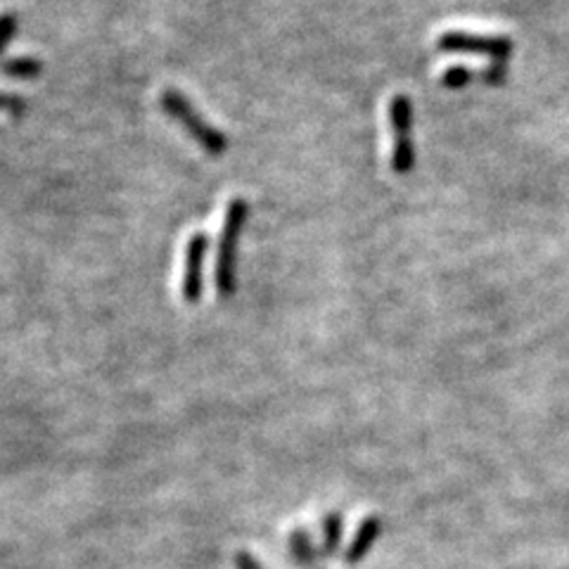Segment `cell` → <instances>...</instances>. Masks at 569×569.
Segmentation results:
<instances>
[{
	"mask_svg": "<svg viewBox=\"0 0 569 569\" xmlns=\"http://www.w3.org/2000/svg\"><path fill=\"white\" fill-rule=\"evenodd\" d=\"M290 546H292V553L299 562H311L313 560L316 553H313V546H311V539H309L307 531L297 529L290 537Z\"/></svg>",
	"mask_w": 569,
	"mask_h": 569,
	"instance_id": "obj_9",
	"label": "cell"
},
{
	"mask_svg": "<svg viewBox=\"0 0 569 569\" xmlns=\"http://www.w3.org/2000/svg\"><path fill=\"white\" fill-rule=\"evenodd\" d=\"M342 518L337 512H330L326 522H323V539H326V550L328 553H332V550H337V546H340L342 541Z\"/></svg>",
	"mask_w": 569,
	"mask_h": 569,
	"instance_id": "obj_8",
	"label": "cell"
},
{
	"mask_svg": "<svg viewBox=\"0 0 569 569\" xmlns=\"http://www.w3.org/2000/svg\"><path fill=\"white\" fill-rule=\"evenodd\" d=\"M389 129H391V169L406 176L416 167L413 146V104L408 96L397 93L389 100Z\"/></svg>",
	"mask_w": 569,
	"mask_h": 569,
	"instance_id": "obj_3",
	"label": "cell"
},
{
	"mask_svg": "<svg viewBox=\"0 0 569 569\" xmlns=\"http://www.w3.org/2000/svg\"><path fill=\"white\" fill-rule=\"evenodd\" d=\"M437 48L441 52H475L485 56L491 64H508L515 43L503 33H475L462 29H449L437 36Z\"/></svg>",
	"mask_w": 569,
	"mask_h": 569,
	"instance_id": "obj_4",
	"label": "cell"
},
{
	"mask_svg": "<svg viewBox=\"0 0 569 569\" xmlns=\"http://www.w3.org/2000/svg\"><path fill=\"white\" fill-rule=\"evenodd\" d=\"M378 533H380V522H378L376 518H368V520L359 527V533H356V539H353V543H351V548H349L347 560H349V562H359V560L368 553V548H370L372 543H376Z\"/></svg>",
	"mask_w": 569,
	"mask_h": 569,
	"instance_id": "obj_7",
	"label": "cell"
},
{
	"mask_svg": "<svg viewBox=\"0 0 569 569\" xmlns=\"http://www.w3.org/2000/svg\"><path fill=\"white\" fill-rule=\"evenodd\" d=\"M0 110L8 112L14 119H20L27 112V102L20 96H12V93L0 91Z\"/></svg>",
	"mask_w": 569,
	"mask_h": 569,
	"instance_id": "obj_12",
	"label": "cell"
},
{
	"mask_svg": "<svg viewBox=\"0 0 569 569\" xmlns=\"http://www.w3.org/2000/svg\"><path fill=\"white\" fill-rule=\"evenodd\" d=\"M159 104H162V110L171 119L181 123V127L188 131V136L198 142V146L207 154L221 157L228 150L230 140L217 127H211L209 121H204L202 114L194 110V104L181 91H176V88H167L162 98H159Z\"/></svg>",
	"mask_w": 569,
	"mask_h": 569,
	"instance_id": "obj_1",
	"label": "cell"
},
{
	"mask_svg": "<svg viewBox=\"0 0 569 569\" xmlns=\"http://www.w3.org/2000/svg\"><path fill=\"white\" fill-rule=\"evenodd\" d=\"M236 567L238 569H263L252 556L247 553V550H240V553L236 556Z\"/></svg>",
	"mask_w": 569,
	"mask_h": 569,
	"instance_id": "obj_13",
	"label": "cell"
},
{
	"mask_svg": "<svg viewBox=\"0 0 569 569\" xmlns=\"http://www.w3.org/2000/svg\"><path fill=\"white\" fill-rule=\"evenodd\" d=\"M17 27H20V20H17L14 12H3L0 14V56L8 50V46L12 43Z\"/></svg>",
	"mask_w": 569,
	"mask_h": 569,
	"instance_id": "obj_10",
	"label": "cell"
},
{
	"mask_svg": "<svg viewBox=\"0 0 569 569\" xmlns=\"http://www.w3.org/2000/svg\"><path fill=\"white\" fill-rule=\"evenodd\" d=\"M43 71V62L39 58H12L0 62V74L17 81H31Z\"/></svg>",
	"mask_w": 569,
	"mask_h": 569,
	"instance_id": "obj_6",
	"label": "cell"
},
{
	"mask_svg": "<svg viewBox=\"0 0 569 569\" xmlns=\"http://www.w3.org/2000/svg\"><path fill=\"white\" fill-rule=\"evenodd\" d=\"M209 249V238L194 233L186 247V269H183V299L188 305H198L202 297V263Z\"/></svg>",
	"mask_w": 569,
	"mask_h": 569,
	"instance_id": "obj_5",
	"label": "cell"
},
{
	"mask_svg": "<svg viewBox=\"0 0 569 569\" xmlns=\"http://www.w3.org/2000/svg\"><path fill=\"white\" fill-rule=\"evenodd\" d=\"M472 79H475V74H472L468 67H449L447 71H443L441 83L447 86V88H451V91H456V88L468 86Z\"/></svg>",
	"mask_w": 569,
	"mask_h": 569,
	"instance_id": "obj_11",
	"label": "cell"
},
{
	"mask_svg": "<svg viewBox=\"0 0 569 569\" xmlns=\"http://www.w3.org/2000/svg\"><path fill=\"white\" fill-rule=\"evenodd\" d=\"M249 219V204L240 198L230 200L226 207L223 233L219 242V259H217V290L221 297L236 295V263H238V242L242 228Z\"/></svg>",
	"mask_w": 569,
	"mask_h": 569,
	"instance_id": "obj_2",
	"label": "cell"
}]
</instances>
